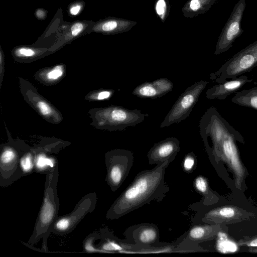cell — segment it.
Here are the masks:
<instances>
[{
	"label": "cell",
	"instance_id": "obj_5",
	"mask_svg": "<svg viewBox=\"0 0 257 257\" xmlns=\"http://www.w3.org/2000/svg\"><path fill=\"white\" fill-rule=\"evenodd\" d=\"M207 83L206 80L198 81L190 86L181 94L161 123L160 127L179 123L187 118Z\"/></svg>",
	"mask_w": 257,
	"mask_h": 257
},
{
	"label": "cell",
	"instance_id": "obj_6",
	"mask_svg": "<svg viewBox=\"0 0 257 257\" xmlns=\"http://www.w3.org/2000/svg\"><path fill=\"white\" fill-rule=\"evenodd\" d=\"M96 203V193L87 194L79 200L70 213L57 218L52 226V232L59 235L69 233L88 213L94 210Z\"/></svg>",
	"mask_w": 257,
	"mask_h": 257
},
{
	"label": "cell",
	"instance_id": "obj_26",
	"mask_svg": "<svg viewBox=\"0 0 257 257\" xmlns=\"http://www.w3.org/2000/svg\"><path fill=\"white\" fill-rule=\"evenodd\" d=\"M83 4L77 2L71 5L69 9V14L72 16H77L81 11L83 7Z\"/></svg>",
	"mask_w": 257,
	"mask_h": 257
},
{
	"label": "cell",
	"instance_id": "obj_29",
	"mask_svg": "<svg viewBox=\"0 0 257 257\" xmlns=\"http://www.w3.org/2000/svg\"><path fill=\"white\" fill-rule=\"evenodd\" d=\"M38 107L41 113L44 115L49 114L52 112V109L50 106L44 101L39 102Z\"/></svg>",
	"mask_w": 257,
	"mask_h": 257
},
{
	"label": "cell",
	"instance_id": "obj_23",
	"mask_svg": "<svg viewBox=\"0 0 257 257\" xmlns=\"http://www.w3.org/2000/svg\"><path fill=\"white\" fill-rule=\"evenodd\" d=\"M194 187L196 190L202 194H206L208 190L207 182L201 176H198L194 179Z\"/></svg>",
	"mask_w": 257,
	"mask_h": 257
},
{
	"label": "cell",
	"instance_id": "obj_22",
	"mask_svg": "<svg viewBox=\"0 0 257 257\" xmlns=\"http://www.w3.org/2000/svg\"><path fill=\"white\" fill-rule=\"evenodd\" d=\"M153 82L157 87L161 96L171 91L174 86L173 83L166 78L157 79L153 81Z\"/></svg>",
	"mask_w": 257,
	"mask_h": 257
},
{
	"label": "cell",
	"instance_id": "obj_14",
	"mask_svg": "<svg viewBox=\"0 0 257 257\" xmlns=\"http://www.w3.org/2000/svg\"><path fill=\"white\" fill-rule=\"evenodd\" d=\"M34 155V172L46 174L58 166V162L54 156L44 152L33 153Z\"/></svg>",
	"mask_w": 257,
	"mask_h": 257
},
{
	"label": "cell",
	"instance_id": "obj_18",
	"mask_svg": "<svg viewBox=\"0 0 257 257\" xmlns=\"http://www.w3.org/2000/svg\"><path fill=\"white\" fill-rule=\"evenodd\" d=\"M20 166L23 177L34 172V155L31 151H27L23 155L20 160Z\"/></svg>",
	"mask_w": 257,
	"mask_h": 257
},
{
	"label": "cell",
	"instance_id": "obj_10",
	"mask_svg": "<svg viewBox=\"0 0 257 257\" xmlns=\"http://www.w3.org/2000/svg\"><path fill=\"white\" fill-rule=\"evenodd\" d=\"M124 234L128 240L133 241L134 244L145 248H152L159 242L158 227L152 223H145L132 226L126 230Z\"/></svg>",
	"mask_w": 257,
	"mask_h": 257
},
{
	"label": "cell",
	"instance_id": "obj_16",
	"mask_svg": "<svg viewBox=\"0 0 257 257\" xmlns=\"http://www.w3.org/2000/svg\"><path fill=\"white\" fill-rule=\"evenodd\" d=\"M133 95L140 98L155 99L161 97L160 92L152 82H145L137 86L133 91Z\"/></svg>",
	"mask_w": 257,
	"mask_h": 257
},
{
	"label": "cell",
	"instance_id": "obj_25",
	"mask_svg": "<svg viewBox=\"0 0 257 257\" xmlns=\"http://www.w3.org/2000/svg\"><path fill=\"white\" fill-rule=\"evenodd\" d=\"M63 73L62 67L57 66L47 73V77L49 80H55L61 77Z\"/></svg>",
	"mask_w": 257,
	"mask_h": 257
},
{
	"label": "cell",
	"instance_id": "obj_11",
	"mask_svg": "<svg viewBox=\"0 0 257 257\" xmlns=\"http://www.w3.org/2000/svg\"><path fill=\"white\" fill-rule=\"evenodd\" d=\"M180 151V142L176 138H167L154 144L148 153L149 163L158 164L166 161L174 160Z\"/></svg>",
	"mask_w": 257,
	"mask_h": 257
},
{
	"label": "cell",
	"instance_id": "obj_21",
	"mask_svg": "<svg viewBox=\"0 0 257 257\" xmlns=\"http://www.w3.org/2000/svg\"><path fill=\"white\" fill-rule=\"evenodd\" d=\"M196 161V156L193 152L187 154L182 164L183 170L187 173H192L195 169Z\"/></svg>",
	"mask_w": 257,
	"mask_h": 257
},
{
	"label": "cell",
	"instance_id": "obj_8",
	"mask_svg": "<svg viewBox=\"0 0 257 257\" xmlns=\"http://www.w3.org/2000/svg\"><path fill=\"white\" fill-rule=\"evenodd\" d=\"M148 115L138 109L113 106L104 110V119L100 122L99 125H107L112 130L122 131L142 122Z\"/></svg>",
	"mask_w": 257,
	"mask_h": 257
},
{
	"label": "cell",
	"instance_id": "obj_32",
	"mask_svg": "<svg viewBox=\"0 0 257 257\" xmlns=\"http://www.w3.org/2000/svg\"><path fill=\"white\" fill-rule=\"evenodd\" d=\"M47 11L42 9H38L35 12V16L39 20H44L47 17Z\"/></svg>",
	"mask_w": 257,
	"mask_h": 257
},
{
	"label": "cell",
	"instance_id": "obj_1",
	"mask_svg": "<svg viewBox=\"0 0 257 257\" xmlns=\"http://www.w3.org/2000/svg\"><path fill=\"white\" fill-rule=\"evenodd\" d=\"M173 161H166L151 170L139 173L111 205L106 218L118 219L152 201H162L170 190L164 180L165 170Z\"/></svg>",
	"mask_w": 257,
	"mask_h": 257
},
{
	"label": "cell",
	"instance_id": "obj_2",
	"mask_svg": "<svg viewBox=\"0 0 257 257\" xmlns=\"http://www.w3.org/2000/svg\"><path fill=\"white\" fill-rule=\"evenodd\" d=\"M43 201L36 219L34 230L26 245L32 247L42 239L40 251H48L47 240L52 226L58 217L59 200L57 192L58 166L46 174Z\"/></svg>",
	"mask_w": 257,
	"mask_h": 257
},
{
	"label": "cell",
	"instance_id": "obj_20",
	"mask_svg": "<svg viewBox=\"0 0 257 257\" xmlns=\"http://www.w3.org/2000/svg\"><path fill=\"white\" fill-rule=\"evenodd\" d=\"M217 248L222 252H234L237 249L235 243L223 236V234H220L219 239L217 243Z\"/></svg>",
	"mask_w": 257,
	"mask_h": 257
},
{
	"label": "cell",
	"instance_id": "obj_19",
	"mask_svg": "<svg viewBox=\"0 0 257 257\" xmlns=\"http://www.w3.org/2000/svg\"><path fill=\"white\" fill-rule=\"evenodd\" d=\"M100 238V233L93 232L89 234L83 242V251L88 253L101 252L96 245H94L95 241Z\"/></svg>",
	"mask_w": 257,
	"mask_h": 257
},
{
	"label": "cell",
	"instance_id": "obj_17",
	"mask_svg": "<svg viewBox=\"0 0 257 257\" xmlns=\"http://www.w3.org/2000/svg\"><path fill=\"white\" fill-rule=\"evenodd\" d=\"M211 232L212 228L210 226L194 225L188 231L185 239L194 242L202 241L209 237Z\"/></svg>",
	"mask_w": 257,
	"mask_h": 257
},
{
	"label": "cell",
	"instance_id": "obj_7",
	"mask_svg": "<svg viewBox=\"0 0 257 257\" xmlns=\"http://www.w3.org/2000/svg\"><path fill=\"white\" fill-rule=\"evenodd\" d=\"M246 6L245 0H239L223 27L216 45L214 54L219 55L228 50L243 31L241 22Z\"/></svg>",
	"mask_w": 257,
	"mask_h": 257
},
{
	"label": "cell",
	"instance_id": "obj_28",
	"mask_svg": "<svg viewBox=\"0 0 257 257\" xmlns=\"http://www.w3.org/2000/svg\"><path fill=\"white\" fill-rule=\"evenodd\" d=\"M16 53L17 55L24 57H32L35 54V52L32 49L26 47L18 48Z\"/></svg>",
	"mask_w": 257,
	"mask_h": 257
},
{
	"label": "cell",
	"instance_id": "obj_30",
	"mask_svg": "<svg viewBox=\"0 0 257 257\" xmlns=\"http://www.w3.org/2000/svg\"><path fill=\"white\" fill-rule=\"evenodd\" d=\"M166 7L164 0H159L156 7L157 14L160 16L163 15L165 12Z\"/></svg>",
	"mask_w": 257,
	"mask_h": 257
},
{
	"label": "cell",
	"instance_id": "obj_33",
	"mask_svg": "<svg viewBox=\"0 0 257 257\" xmlns=\"http://www.w3.org/2000/svg\"><path fill=\"white\" fill-rule=\"evenodd\" d=\"M249 245L251 246H257V239H254L252 241H251L250 242Z\"/></svg>",
	"mask_w": 257,
	"mask_h": 257
},
{
	"label": "cell",
	"instance_id": "obj_15",
	"mask_svg": "<svg viewBox=\"0 0 257 257\" xmlns=\"http://www.w3.org/2000/svg\"><path fill=\"white\" fill-rule=\"evenodd\" d=\"M231 100L237 105L257 109V86L236 92Z\"/></svg>",
	"mask_w": 257,
	"mask_h": 257
},
{
	"label": "cell",
	"instance_id": "obj_4",
	"mask_svg": "<svg viewBox=\"0 0 257 257\" xmlns=\"http://www.w3.org/2000/svg\"><path fill=\"white\" fill-rule=\"evenodd\" d=\"M134 160L133 153L127 150L115 149L105 154L107 173L105 180L112 192L117 190L125 181Z\"/></svg>",
	"mask_w": 257,
	"mask_h": 257
},
{
	"label": "cell",
	"instance_id": "obj_13",
	"mask_svg": "<svg viewBox=\"0 0 257 257\" xmlns=\"http://www.w3.org/2000/svg\"><path fill=\"white\" fill-rule=\"evenodd\" d=\"M100 233L101 241L96 245L101 252H123L127 249L126 248L133 249L131 244L124 245V242L119 241L106 229L101 230Z\"/></svg>",
	"mask_w": 257,
	"mask_h": 257
},
{
	"label": "cell",
	"instance_id": "obj_31",
	"mask_svg": "<svg viewBox=\"0 0 257 257\" xmlns=\"http://www.w3.org/2000/svg\"><path fill=\"white\" fill-rule=\"evenodd\" d=\"M112 92L109 90H104L100 92L97 97L98 100H103L109 98L112 94Z\"/></svg>",
	"mask_w": 257,
	"mask_h": 257
},
{
	"label": "cell",
	"instance_id": "obj_27",
	"mask_svg": "<svg viewBox=\"0 0 257 257\" xmlns=\"http://www.w3.org/2000/svg\"><path fill=\"white\" fill-rule=\"evenodd\" d=\"M218 213L221 217L230 218L234 215L235 211L232 207H225L219 209L218 211Z\"/></svg>",
	"mask_w": 257,
	"mask_h": 257
},
{
	"label": "cell",
	"instance_id": "obj_9",
	"mask_svg": "<svg viewBox=\"0 0 257 257\" xmlns=\"http://www.w3.org/2000/svg\"><path fill=\"white\" fill-rule=\"evenodd\" d=\"M19 153L15 149L6 146L0 156V186H10L23 177L20 160L25 153Z\"/></svg>",
	"mask_w": 257,
	"mask_h": 257
},
{
	"label": "cell",
	"instance_id": "obj_12",
	"mask_svg": "<svg viewBox=\"0 0 257 257\" xmlns=\"http://www.w3.org/2000/svg\"><path fill=\"white\" fill-rule=\"evenodd\" d=\"M252 81V79L243 75L236 78L217 83L207 90L206 98L209 99H225L228 95L237 92L245 84L250 83Z\"/></svg>",
	"mask_w": 257,
	"mask_h": 257
},
{
	"label": "cell",
	"instance_id": "obj_24",
	"mask_svg": "<svg viewBox=\"0 0 257 257\" xmlns=\"http://www.w3.org/2000/svg\"><path fill=\"white\" fill-rule=\"evenodd\" d=\"M88 24L84 21H78L74 23L70 27V34L72 37H76L84 32Z\"/></svg>",
	"mask_w": 257,
	"mask_h": 257
},
{
	"label": "cell",
	"instance_id": "obj_3",
	"mask_svg": "<svg viewBox=\"0 0 257 257\" xmlns=\"http://www.w3.org/2000/svg\"><path fill=\"white\" fill-rule=\"evenodd\" d=\"M257 66V40L228 59L209 78L217 83L238 77Z\"/></svg>",
	"mask_w": 257,
	"mask_h": 257
}]
</instances>
